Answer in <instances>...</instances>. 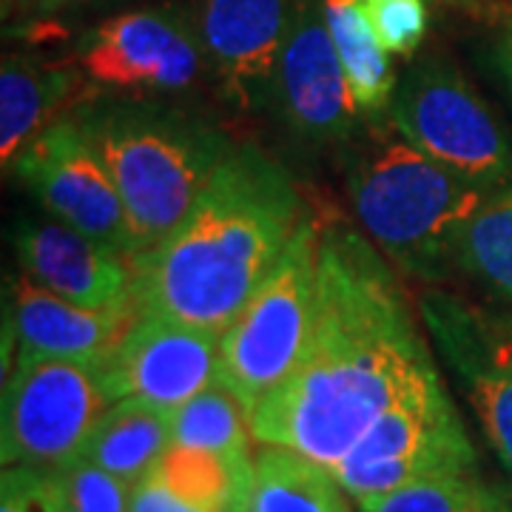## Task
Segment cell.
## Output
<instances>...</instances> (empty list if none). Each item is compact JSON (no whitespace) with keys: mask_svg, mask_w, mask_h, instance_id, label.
I'll use <instances>...</instances> for the list:
<instances>
[{"mask_svg":"<svg viewBox=\"0 0 512 512\" xmlns=\"http://www.w3.org/2000/svg\"><path fill=\"white\" fill-rule=\"evenodd\" d=\"M348 200L365 237L396 271L441 285L458 271L461 237L490 197L430 160L387 114L373 120L350 160Z\"/></svg>","mask_w":512,"mask_h":512,"instance_id":"cell-4","label":"cell"},{"mask_svg":"<svg viewBox=\"0 0 512 512\" xmlns=\"http://www.w3.org/2000/svg\"><path fill=\"white\" fill-rule=\"evenodd\" d=\"M322 225L305 211L276 268L220 336V384L251 410L282 384L308 345Z\"/></svg>","mask_w":512,"mask_h":512,"instance_id":"cell-6","label":"cell"},{"mask_svg":"<svg viewBox=\"0 0 512 512\" xmlns=\"http://www.w3.org/2000/svg\"><path fill=\"white\" fill-rule=\"evenodd\" d=\"M151 476L205 512H248L254 501L256 456L251 450L220 453L171 444Z\"/></svg>","mask_w":512,"mask_h":512,"instance_id":"cell-20","label":"cell"},{"mask_svg":"<svg viewBox=\"0 0 512 512\" xmlns=\"http://www.w3.org/2000/svg\"><path fill=\"white\" fill-rule=\"evenodd\" d=\"M69 114L109 165L128 211L134 256L183 222L237 148L217 126L146 97L92 94Z\"/></svg>","mask_w":512,"mask_h":512,"instance_id":"cell-3","label":"cell"},{"mask_svg":"<svg viewBox=\"0 0 512 512\" xmlns=\"http://www.w3.org/2000/svg\"><path fill=\"white\" fill-rule=\"evenodd\" d=\"M0 512H57L46 473L32 467H3Z\"/></svg>","mask_w":512,"mask_h":512,"instance_id":"cell-27","label":"cell"},{"mask_svg":"<svg viewBox=\"0 0 512 512\" xmlns=\"http://www.w3.org/2000/svg\"><path fill=\"white\" fill-rule=\"evenodd\" d=\"M74 66L92 94H174L211 72L200 35L183 6H146L97 23L80 40Z\"/></svg>","mask_w":512,"mask_h":512,"instance_id":"cell-9","label":"cell"},{"mask_svg":"<svg viewBox=\"0 0 512 512\" xmlns=\"http://www.w3.org/2000/svg\"><path fill=\"white\" fill-rule=\"evenodd\" d=\"M111 402L137 399L177 410L220 384V336L157 313H137L97 362Z\"/></svg>","mask_w":512,"mask_h":512,"instance_id":"cell-11","label":"cell"},{"mask_svg":"<svg viewBox=\"0 0 512 512\" xmlns=\"http://www.w3.org/2000/svg\"><path fill=\"white\" fill-rule=\"evenodd\" d=\"M49 493L57 512H128L131 484L111 476L109 470L92 464L89 458H74L69 464L46 473Z\"/></svg>","mask_w":512,"mask_h":512,"instance_id":"cell-25","label":"cell"},{"mask_svg":"<svg viewBox=\"0 0 512 512\" xmlns=\"http://www.w3.org/2000/svg\"><path fill=\"white\" fill-rule=\"evenodd\" d=\"M365 12L390 55L413 57L419 52L430 29L427 0H365Z\"/></svg>","mask_w":512,"mask_h":512,"instance_id":"cell-26","label":"cell"},{"mask_svg":"<svg viewBox=\"0 0 512 512\" xmlns=\"http://www.w3.org/2000/svg\"><path fill=\"white\" fill-rule=\"evenodd\" d=\"M473 473L476 447L441 384L439 367L427 370L333 467L356 507L427 478Z\"/></svg>","mask_w":512,"mask_h":512,"instance_id":"cell-7","label":"cell"},{"mask_svg":"<svg viewBox=\"0 0 512 512\" xmlns=\"http://www.w3.org/2000/svg\"><path fill=\"white\" fill-rule=\"evenodd\" d=\"M421 319L464 384L493 453L512 476V319L439 291L421 296Z\"/></svg>","mask_w":512,"mask_h":512,"instance_id":"cell-13","label":"cell"},{"mask_svg":"<svg viewBox=\"0 0 512 512\" xmlns=\"http://www.w3.org/2000/svg\"><path fill=\"white\" fill-rule=\"evenodd\" d=\"M322 12L356 106L370 123L382 120L390 114L399 74L367 20L365 0H322Z\"/></svg>","mask_w":512,"mask_h":512,"instance_id":"cell-18","label":"cell"},{"mask_svg":"<svg viewBox=\"0 0 512 512\" xmlns=\"http://www.w3.org/2000/svg\"><path fill=\"white\" fill-rule=\"evenodd\" d=\"M15 251L23 274L69 302L86 308L131 305V259L66 222L20 220Z\"/></svg>","mask_w":512,"mask_h":512,"instance_id":"cell-16","label":"cell"},{"mask_svg":"<svg viewBox=\"0 0 512 512\" xmlns=\"http://www.w3.org/2000/svg\"><path fill=\"white\" fill-rule=\"evenodd\" d=\"M359 512H512L507 498L493 490L478 473L473 476L427 478L396 493L373 498Z\"/></svg>","mask_w":512,"mask_h":512,"instance_id":"cell-24","label":"cell"},{"mask_svg":"<svg viewBox=\"0 0 512 512\" xmlns=\"http://www.w3.org/2000/svg\"><path fill=\"white\" fill-rule=\"evenodd\" d=\"M63 0H3V9L6 12H49V9H55L60 6Z\"/></svg>","mask_w":512,"mask_h":512,"instance_id":"cell-30","label":"cell"},{"mask_svg":"<svg viewBox=\"0 0 512 512\" xmlns=\"http://www.w3.org/2000/svg\"><path fill=\"white\" fill-rule=\"evenodd\" d=\"M251 441L254 436H251L245 404L222 384L202 390L191 402L171 410L174 447L237 453V450H251Z\"/></svg>","mask_w":512,"mask_h":512,"instance_id":"cell-23","label":"cell"},{"mask_svg":"<svg viewBox=\"0 0 512 512\" xmlns=\"http://www.w3.org/2000/svg\"><path fill=\"white\" fill-rule=\"evenodd\" d=\"M461 3H476V0H461Z\"/></svg>","mask_w":512,"mask_h":512,"instance_id":"cell-33","label":"cell"},{"mask_svg":"<svg viewBox=\"0 0 512 512\" xmlns=\"http://www.w3.org/2000/svg\"><path fill=\"white\" fill-rule=\"evenodd\" d=\"M12 171L55 220L134 259L123 197L109 165L72 114H63L23 148Z\"/></svg>","mask_w":512,"mask_h":512,"instance_id":"cell-10","label":"cell"},{"mask_svg":"<svg viewBox=\"0 0 512 512\" xmlns=\"http://www.w3.org/2000/svg\"><path fill=\"white\" fill-rule=\"evenodd\" d=\"M134 305L86 308L37 285L20 271L6 288V342L15 365L40 359L100 362L134 322Z\"/></svg>","mask_w":512,"mask_h":512,"instance_id":"cell-15","label":"cell"},{"mask_svg":"<svg viewBox=\"0 0 512 512\" xmlns=\"http://www.w3.org/2000/svg\"><path fill=\"white\" fill-rule=\"evenodd\" d=\"M74 3H89V0H74Z\"/></svg>","mask_w":512,"mask_h":512,"instance_id":"cell-32","label":"cell"},{"mask_svg":"<svg viewBox=\"0 0 512 512\" xmlns=\"http://www.w3.org/2000/svg\"><path fill=\"white\" fill-rule=\"evenodd\" d=\"M433 353L396 268L348 225L319 237L316 311L291 376L248 410L262 447L333 467L404 393L433 370Z\"/></svg>","mask_w":512,"mask_h":512,"instance_id":"cell-1","label":"cell"},{"mask_svg":"<svg viewBox=\"0 0 512 512\" xmlns=\"http://www.w3.org/2000/svg\"><path fill=\"white\" fill-rule=\"evenodd\" d=\"M171 447V410L123 399L114 402L94 427L83 458L109 470L126 484H137L160 464Z\"/></svg>","mask_w":512,"mask_h":512,"instance_id":"cell-19","label":"cell"},{"mask_svg":"<svg viewBox=\"0 0 512 512\" xmlns=\"http://www.w3.org/2000/svg\"><path fill=\"white\" fill-rule=\"evenodd\" d=\"M441 3H444V0H441ZM447 3H461V0H447Z\"/></svg>","mask_w":512,"mask_h":512,"instance_id":"cell-31","label":"cell"},{"mask_svg":"<svg viewBox=\"0 0 512 512\" xmlns=\"http://www.w3.org/2000/svg\"><path fill=\"white\" fill-rule=\"evenodd\" d=\"M305 217L288 171L237 146L183 222L131 259V305L222 336L276 268Z\"/></svg>","mask_w":512,"mask_h":512,"instance_id":"cell-2","label":"cell"},{"mask_svg":"<svg viewBox=\"0 0 512 512\" xmlns=\"http://www.w3.org/2000/svg\"><path fill=\"white\" fill-rule=\"evenodd\" d=\"M128 512H205L197 504L185 501L168 484H163L157 476L148 473L143 481L134 484L131 490V510Z\"/></svg>","mask_w":512,"mask_h":512,"instance_id":"cell-28","label":"cell"},{"mask_svg":"<svg viewBox=\"0 0 512 512\" xmlns=\"http://www.w3.org/2000/svg\"><path fill=\"white\" fill-rule=\"evenodd\" d=\"M248 512H353V507L328 467L285 447H262L256 453L254 501Z\"/></svg>","mask_w":512,"mask_h":512,"instance_id":"cell-21","label":"cell"},{"mask_svg":"<svg viewBox=\"0 0 512 512\" xmlns=\"http://www.w3.org/2000/svg\"><path fill=\"white\" fill-rule=\"evenodd\" d=\"M458 271L512 305V191L493 197L467 225Z\"/></svg>","mask_w":512,"mask_h":512,"instance_id":"cell-22","label":"cell"},{"mask_svg":"<svg viewBox=\"0 0 512 512\" xmlns=\"http://www.w3.org/2000/svg\"><path fill=\"white\" fill-rule=\"evenodd\" d=\"M89 83L77 66H57L32 55H6L0 66V157L12 171L20 151L57 123L63 106L83 103ZM92 92V89H89Z\"/></svg>","mask_w":512,"mask_h":512,"instance_id":"cell-17","label":"cell"},{"mask_svg":"<svg viewBox=\"0 0 512 512\" xmlns=\"http://www.w3.org/2000/svg\"><path fill=\"white\" fill-rule=\"evenodd\" d=\"M390 120L413 146L490 200L512 191V143L467 74L441 52L399 77Z\"/></svg>","mask_w":512,"mask_h":512,"instance_id":"cell-5","label":"cell"},{"mask_svg":"<svg viewBox=\"0 0 512 512\" xmlns=\"http://www.w3.org/2000/svg\"><path fill=\"white\" fill-rule=\"evenodd\" d=\"M111 404L97 362L40 359L15 365L3 384V467L52 473L80 458Z\"/></svg>","mask_w":512,"mask_h":512,"instance_id":"cell-8","label":"cell"},{"mask_svg":"<svg viewBox=\"0 0 512 512\" xmlns=\"http://www.w3.org/2000/svg\"><path fill=\"white\" fill-rule=\"evenodd\" d=\"M271 103L305 143L333 146L359 134V111L330 40L322 0H296L276 57Z\"/></svg>","mask_w":512,"mask_h":512,"instance_id":"cell-12","label":"cell"},{"mask_svg":"<svg viewBox=\"0 0 512 512\" xmlns=\"http://www.w3.org/2000/svg\"><path fill=\"white\" fill-rule=\"evenodd\" d=\"M495 63H498V69L504 74V80L510 83L512 89V32L501 37V43H498V49H495Z\"/></svg>","mask_w":512,"mask_h":512,"instance_id":"cell-29","label":"cell"},{"mask_svg":"<svg viewBox=\"0 0 512 512\" xmlns=\"http://www.w3.org/2000/svg\"><path fill=\"white\" fill-rule=\"evenodd\" d=\"M296 0H194L191 18L220 89L239 111L271 103L274 69Z\"/></svg>","mask_w":512,"mask_h":512,"instance_id":"cell-14","label":"cell"}]
</instances>
